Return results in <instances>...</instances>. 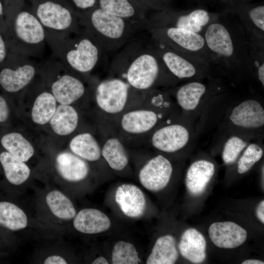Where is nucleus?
<instances>
[{
  "instance_id": "1",
  "label": "nucleus",
  "mask_w": 264,
  "mask_h": 264,
  "mask_svg": "<svg viewBox=\"0 0 264 264\" xmlns=\"http://www.w3.org/2000/svg\"><path fill=\"white\" fill-rule=\"evenodd\" d=\"M202 35L211 68L234 77L250 75L251 44L239 19L212 17Z\"/></svg>"
},
{
  "instance_id": "2",
  "label": "nucleus",
  "mask_w": 264,
  "mask_h": 264,
  "mask_svg": "<svg viewBox=\"0 0 264 264\" xmlns=\"http://www.w3.org/2000/svg\"><path fill=\"white\" fill-rule=\"evenodd\" d=\"M109 76L120 78L133 88L142 91L179 82L168 71L152 44L134 39L112 59Z\"/></svg>"
},
{
  "instance_id": "3",
  "label": "nucleus",
  "mask_w": 264,
  "mask_h": 264,
  "mask_svg": "<svg viewBox=\"0 0 264 264\" xmlns=\"http://www.w3.org/2000/svg\"><path fill=\"white\" fill-rule=\"evenodd\" d=\"M79 23L96 43L103 54L125 46L141 26L95 6L78 17Z\"/></svg>"
},
{
  "instance_id": "4",
  "label": "nucleus",
  "mask_w": 264,
  "mask_h": 264,
  "mask_svg": "<svg viewBox=\"0 0 264 264\" xmlns=\"http://www.w3.org/2000/svg\"><path fill=\"white\" fill-rule=\"evenodd\" d=\"M46 41L52 57L84 76L97 66L103 54L95 41L82 27L78 32L68 36L46 34Z\"/></svg>"
},
{
  "instance_id": "5",
  "label": "nucleus",
  "mask_w": 264,
  "mask_h": 264,
  "mask_svg": "<svg viewBox=\"0 0 264 264\" xmlns=\"http://www.w3.org/2000/svg\"><path fill=\"white\" fill-rule=\"evenodd\" d=\"M198 136L195 122L179 112L165 120L146 140L159 153L173 154L192 149Z\"/></svg>"
},
{
  "instance_id": "6",
  "label": "nucleus",
  "mask_w": 264,
  "mask_h": 264,
  "mask_svg": "<svg viewBox=\"0 0 264 264\" xmlns=\"http://www.w3.org/2000/svg\"><path fill=\"white\" fill-rule=\"evenodd\" d=\"M9 19V42L13 52L31 58L40 57L46 44V32L31 7L24 5Z\"/></svg>"
},
{
  "instance_id": "7",
  "label": "nucleus",
  "mask_w": 264,
  "mask_h": 264,
  "mask_svg": "<svg viewBox=\"0 0 264 264\" xmlns=\"http://www.w3.org/2000/svg\"><path fill=\"white\" fill-rule=\"evenodd\" d=\"M40 73L60 104L71 105L89 91L85 76L70 70L52 57L41 64Z\"/></svg>"
},
{
  "instance_id": "8",
  "label": "nucleus",
  "mask_w": 264,
  "mask_h": 264,
  "mask_svg": "<svg viewBox=\"0 0 264 264\" xmlns=\"http://www.w3.org/2000/svg\"><path fill=\"white\" fill-rule=\"evenodd\" d=\"M93 92L97 108L108 116H119L133 108L130 104H142L145 95V91L136 90L123 79L110 76L98 82Z\"/></svg>"
},
{
  "instance_id": "9",
  "label": "nucleus",
  "mask_w": 264,
  "mask_h": 264,
  "mask_svg": "<svg viewBox=\"0 0 264 264\" xmlns=\"http://www.w3.org/2000/svg\"><path fill=\"white\" fill-rule=\"evenodd\" d=\"M46 34L65 36L81 29L78 18L66 0H29Z\"/></svg>"
},
{
  "instance_id": "10",
  "label": "nucleus",
  "mask_w": 264,
  "mask_h": 264,
  "mask_svg": "<svg viewBox=\"0 0 264 264\" xmlns=\"http://www.w3.org/2000/svg\"><path fill=\"white\" fill-rule=\"evenodd\" d=\"M138 107L126 110L119 116V136L124 139L138 138L148 135L171 115L155 107L145 95Z\"/></svg>"
},
{
  "instance_id": "11",
  "label": "nucleus",
  "mask_w": 264,
  "mask_h": 264,
  "mask_svg": "<svg viewBox=\"0 0 264 264\" xmlns=\"http://www.w3.org/2000/svg\"><path fill=\"white\" fill-rule=\"evenodd\" d=\"M264 108L254 97L232 105L225 112L220 125L221 132L239 131L264 137Z\"/></svg>"
},
{
  "instance_id": "12",
  "label": "nucleus",
  "mask_w": 264,
  "mask_h": 264,
  "mask_svg": "<svg viewBox=\"0 0 264 264\" xmlns=\"http://www.w3.org/2000/svg\"><path fill=\"white\" fill-rule=\"evenodd\" d=\"M151 44L177 81L201 80L210 76L211 68L207 61L177 51L153 39Z\"/></svg>"
},
{
  "instance_id": "13",
  "label": "nucleus",
  "mask_w": 264,
  "mask_h": 264,
  "mask_svg": "<svg viewBox=\"0 0 264 264\" xmlns=\"http://www.w3.org/2000/svg\"><path fill=\"white\" fill-rule=\"evenodd\" d=\"M221 89L219 84L212 81L207 84L203 80H192L186 81L169 92L174 97L180 112L195 122Z\"/></svg>"
},
{
  "instance_id": "14",
  "label": "nucleus",
  "mask_w": 264,
  "mask_h": 264,
  "mask_svg": "<svg viewBox=\"0 0 264 264\" xmlns=\"http://www.w3.org/2000/svg\"><path fill=\"white\" fill-rule=\"evenodd\" d=\"M145 30L152 39L181 53L207 61L210 60L202 34L174 27H153Z\"/></svg>"
},
{
  "instance_id": "15",
  "label": "nucleus",
  "mask_w": 264,
  "mask_h": 264,
  "mask_svg": "<svg viewBox=\"0 0 264 264\" xmlns=\"http://www.w3.org/2000/svg\"><path fill=\"white\" fill-rule=\"evenodd\" d=\"M10 65L0 71V85L9 93H18L26 89L40 73L41 65L31 58L13 52Z\"/></svg>"
},
{
  "instance_id": "16",
  "label": "nucleus",
  "mask_w": 264,
  "mask_h": 264,
  "mask_svg": "<svg viewBox=\"0 0 264 264\" xmlns=\"http://www.w3.org/2000/svg\"><path fill=\"white\" fill-rule=\"evenodd\" d=\"M213 17L204 9H196L188 13H162L149 18L144 29L153 27H174L183 28L202 34Z\"/></svg>"
},
{
  "instance_id": "17",
  "label": "nucleus",
  "mask_w": 264,
  "mask_h": 264,
  "mask_svg": "<svg viewBox=\"0 0 264 264\" xmlns=\"http://www.w3.org/2000/svg\"><path fill=\"white\" fill-rule=\"evenodd\" d=\"M174 167L171 161L159 153L149 159L140 169L138 178L141 185L151 192L165 188L172 177Z\"/></svg>"
},
{
  "instance_id": "18",
  "label": "nucleus",
  "mask_w": 264,
  "mask_h": 264,
  "mask_svg": "<svg viewBox=\"0 0 264 264\" xmlns=\"http://www.w3.org/2000/svg\"><path fill=\"white\" fill-rule=\"evenodd\" d=\"M208 234L215 245L227 249L240 246L244 243L247 237L246 230L232 221L213 223L209 228Z\"/></svg>"
},
{
  "instance_id": "19",
  "label": "nucleus",
  "mask_w": 264,
  "mask_h": 264,
  "mask_svg": "<svg viewBox=\"0 0 264 264\" xmlns=\"http://www.w3.org/2000/svg\"><path fill=\"white\" fill-rule=\"evenodd\" d=\"M218 145L221 146V158L226 165H232L253 140L263 138L255 134L239 131L221 132Z\"/></svg>"
},
{
  "instance_id": "20",
  "label": "nucleus",
  "mask_w": 264,
  "mask_h": 264,
  "mask_svg": "<svg viewBox=\"0 0 264 264\" xmlns=\"http://www.w3.org/2000/svg\"><path fill=\"white\" fill-rule=\"evenodd\" d=\"M115 200L123 213L126 216L136 218L144 213L146 201L142 191L137 186L123 184L116 189Z\"/></svg>"
},
{
  "instance_id": "21",
  "label": "nucleus",
  "mask_w": 264,
  "mask_h": 264,
  "mask_svg": "<svg viewBox=\"0 0 264 264\" xmlns=\"http://www.w3.org/2000/svg\"><path fill=\"white\" fill-rule=\"evenodd\" d=\"M216 172L215 164L207 159L195 160L188 167L185 177L186 187L194 196L201 194Z\"/></svg>"
},
{
  "instance_id": "22",
  "label": "nucleus",
  "mask_w": 264,
  "mask_h": 264,
  "mask_svg": "<svg viewBox=\"0 0 264 264\" xmlns=\"http://www.w3.org/2000/svg\"><path fill=\"white\" fill-rule=\"evenodd\" d=\"M58 174L70 182H78L85 179L89 172V167L86 160L72 152L59 154L55 160Z\"/></svg>"
},
{
  "instance_id": "23",
  "label": "nucleus",
  "mask_w": 264,
  "mask_h": 264,
  "mask_svg": "<svg viewBox=\"0 0 264 264\" xmlns=\"http://www.w3.org/2000/svg\"><path fill=\"white\" fill-rule=\"evenodd\" d=\"M74 217V228L84 234L100 233L108 230L111 225L110 219L107 215L94 208L83 209Z\"/></svg>"
},
{
  "instance_id": "24",
  "label": "nucleus",
  "mask_w": 264,
  "mask_h": 264,
  "mask_svg": "<svg viewBox=\"0 0 264 264\" xmlns=\"http://www.w3.org/2000/svg\"><path fill=\"white\" fill-rule=\"evenodd\" d=\"M178 248L181 255L193 263L200 264L206 259V240L196 229L189 228L182 233Z\"/></svg>"
},
{
  "instance_id": "25",
  "label": "nucleus",
  "mask_w": 264,
  "mask_h": 264,
  "mask_svg": "<svg viewBox=\"0 0 264 264\" xmlns=\"http://www.w3.org/2000/svg\"><path fill=\"white\" fill-rule=\"evenodd\" d=\"M125 145L119 136L114 135L107 137L101 144L102 156L114 171H122L129 164V154Z\"/></svg>"
},
{
  "instance_id": "26",
  "label": "nucleus",
  "mask_w": 264,
  "mask_h": 264,
  "mask_svg": "<svg viewBox=\"0 0 264 264\" xmlns=\"http://www.w3.org/2000/svg\"><path fill=\"white\" fill-rule=\"evenodd\" d=\"M42 84L35 87L36 94L31 110L32 121L40 125L49 122L57 107L54 95Z\"/></svg>"
},
{
  "instance_id": "27",
  "label": "nucleus",
  "mask_w": 264,
  "mask_h": 264,
  "mask_svg": "<svg viewBox=\"0 0 264 264\" xmlns=\"http://www.w3.org/2000/svg\"><path fill=\"white\" fill-rule=\"evenodd\" d=\"M97 6L106 12L139 24L142 29L147 21L144 12L130 0H98Z\"/></svg>"
},
{
  "instance_id": "28",
  "label": "nucleus",
  "mask_w": 264,
  "mask_h": 264,
  "mask_svg": "<svg viewBox=\"0 0 264 264\" xmlns=\"http://www.w3.org/2000/svg\"><path fill=\"white\" fill-rule=\"evenodd\" d=\"M69 147L72 153L85 160L94 162L102 156L101 144L89 132H81L74 136L70 140Z\"/></svg>"
},
{
  "instance_id": "29",
  "label": "nucleus",
  "mask_w": 264,
  "mask_h": 264,
  "mask_svg": "<svg viewBox=\"0 0 264 264\" xmlns=\"http://www.w3.org/2000/svg\"><path fill=\"white\" fill-rule=\"evenodd\" d=\"M79 121L78 111L71 105L60 104L49 121L53 131L60 136H66L77 128Z\"/></svg>"
},
{
  "instance_id": "30",
  "label": "nucleus",
  "mask_w": 264,
  "mask_h": 264,
  "mask_svg": "<svg viewBox=\"0 0 264 264\" xmlns=\"http://www.w3.org/2000/svg\"><path fill=\"white\" fill-rule=\"evenodd\" d=\"M178 257L175 238L171 235L159 237L148 256L147 264H173Z\"/></svg>"
},
{
  "instance_id": "31",
  "label": "nucleus",
  "mask_w": 264,
  "mask_h": 264,
  "mask_svg": "<svg viewBox=\"0 0 264 264\" xmlns=\"http://www.w3.org/2000/svg\"><path fill=\"white\" fill-rule=\"evenodd\" d=\"M0 162L7 179L11 184L19 185L29 177L30 170L28 166L8 152L0 154Z\"/></svg>"
},
{
  "instance_id": "32",
  "label": "nucleus",
  "mask_w": 264,
  "mask_h": 264,
  "mask_svg": "<svg viewBox=\"0 0 264 264\" xmlns=\"http://www.w3.org/2000/svg\"><path fill=\"white\" fill-rule=\"evenodd\" d=\"M0 141L8 152L23 162L28 161L34 154L31 143L19 132L6 134L2 137Z\"/></svg>"
},
{
  "instance_id": "33",
  "label": "nucleus",
  "mask_w": 264,
  "mask_h": 264,
  "mask_svg": "<svg viewBox=\"0 0 264 264\" xmlns=\"http://www.w3.org/2000/svg\"><path fill=\"white\" fill-rule=\"evenodd\" d=\"M0 224L11 230H19L26 227L27 218L24 212L15 204L0 202Z\"/></svg>"
},
{
  "instance_id": "34",
  "label": "nucleus",
  "mask_w": 264,
  "mask_h": 264,
  "mask_svg": "<svg viewBox=\"0 0 264 264\" xmlns=\"http://www.w3.org/2000/svg\"><path fill=\"white\" fill-rule=\"evenodd\" d=\"M263 138L252 141L236 160V169L240 175L249 172L263 157Z\"/></svg>"
},
{
  "instance_id": "35",
  "label": "nucleus",
  "mask_w": 264,
  "mask_h": 264,
  "mask_svg": "<svg viewBox=\"0 0 264 264\" xmlns=\"http://www.w3.org/2000/svg\"><path fill=\"white\" fill-rule=\"evenodd\" d=\"M45 199L51 212L58 218L68 220L75 216L76 210L72 202L60 191H51Z\"/></svg>"
},
{
  "instance_id": "36",
  "label": "nucleus",
  "mask_w": 264,
  "mask_h": 264,
  "mask_svg": "<svg viewBox=\"0 0 264 264\" xmlns=\"http://www.w3.org/2000/svg\"><path fill=\"white\" fill-rule=\"evenodd\" d=\"M141 262L138 253L131 243L119 241L114 244L111 253L113 264H137Z\"/></svg>"
},
{
  "instance_id": "37",
  "label": "nucleus",
  "mask_w": 264,
  "mask_h": 264,
  "mask_svg": "<svg viewBox=\"0 0 264 264\" xmlns=\"http://www.w3.org/2000/svg\"><path fill=\"white\" fill-rule=\"evenodd\" d=\"M77 17L97 6L98 0H66Z\"/></svg>"
},
{
  "instance_id": "38",
  "label": "nucleus",
  "mask_w": 264,
  "mask_h": 264,
  "mask_svg": "<svg viewBox=\"0 0 264 264\" xmlns=\"http://www.w3.org/2000/svg\"><path fill=\"white\" fill-rule=\"evenodd\" d=\"M25 0H5L4 12L10 17L15 14L25 5Z\"/></svg>"
},
{
  "instance_id": "39",
  "label": "nucleus",
  "mask_w": 264,
  "mask_h": 264,
  "mask_svg": "<svg viewBox=\"0 0 264 264\" xmlns=\"http://www.w3.org/2000/svg\"><path fill=\"white\" fill-rule=\"evenodd\" d=\"M9 114V110L6 100L0 96V122L6 121Z\"/></svg>"
},
{
  "instance_id": "40",
  "label": "nucleus",
  "mask_w": 264,
  "mask_h": 264,
  "mask_svg": "<svg viewBox=\"0 0 264 264\" xmlns=\"http://www.w3.org/2000/svg\"><path fill=\"white\" fill-rule=\"evenodd\" d=\"M45 264H66V261L58 255H53L47 257L44 261Z\"/></svg>"
},
{
  "instance_id": "41",
  "label": "nucleus",
  "mask_w": 264,
  "mask_h": 264,
  "mask_svg": "<svg viewBox=\"0 0 264 264\" xmlns=\"http://www.w3.org/2000/svg\"><path fill=\"white\" fill-rule=\"evenodd\" d=\"M5 41L0 33V64L2 63L7 57V49Z\"/></svg>"
},
{
  "instance_id": "42",
  "label": "nucleus",
  "mask_w": 264,
  "mask_h": 264,
  "mask_svg": "<svg viewBox=\"0 0 264 264\" xmlns=\"http://www.w3.org/2000/svg\"><path fill=\"white\" fill-rule=\"evenodd\" d=\"M256 216L259 220L264 223V200H262L258 205L256 211Z\"/></svg>"
},
{
  "instance_id": "43",
  "label": "nucleus",
  "mask_w": 264,
  "mask_h": 264,
  "mask_svg": "<svg viewBox=\"0 0 264 264\" xmlns=\"http://www.w3.org/2000/svg\"><path fill=\"white\" fill-rule=\"evenodd\" d=\"M108 261L107 259L103 256H99L96 258L92 262V264H108Z\"/></svg>"
},
{
  "instance_id": "44",
  "label": "nucleus",
  "mask_w": 264,
  "mask_h": 264,
  "mask_svg": "<svg viewBox=\"0 0 264 264\" xmlns=\"http://www.w3.org/2000/svg\"><path fill=\"white\" fill-rule=\"evenodd\" d=\"M242 264H264V261L256 260V259H248L243 261Z\"/></svg>"
},
{
  "instance_id": "45",
  "label": "nucleus",
  "mask_w": 264,
  "mask_h": 264,
  "mask_svg": "<svg viewBox=\"0 0 264 264\" xmlns=\"http://www.w3.org/2000/svg\"><path fill=\"white\" fill-rule=\"evenodd\" d=\"M4 13V8L1 0H0V17H2Z\"/></svg>"
}]
</instances>
